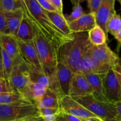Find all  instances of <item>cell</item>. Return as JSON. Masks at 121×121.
<instances>
[{"label":"cell","mask_w":121,"mask_h":121,"mask_svg":"<svg viewBox=\"0 0 121 121\" xmlns=\"http://www.w3.org/2000/svg\"><path fill=\"white\" fill-rule=\"evenodd\" d=\"M22 4L33 28L53 44L58 52L63 44L72 40L54 26L37 0H22Z\"/></svg>","instance_id":"6da1fadb"},{"label":"cell","mask_w":121,"mask_h":121,"mask_svg":"<svg viewBox=\"0 0 121 121\" xmlns=\"http://www.w3.org/2000/svg\"><path fill=\"white\" fill-rule=\"evenodd\" d=\"M91 45L87 33H73V40L63 44L59 48V62L72 69L87 52Z\"/></svg>","instance_id":"7a4b0ae2"},{"label":"cell","mask_w":121,"mask_h":121,"mask_svg":"<svg viewBox=\"0 0 121 121\" xmlns=\"http://www.w3.org/2000/svg\"><path fill=\"white\" fill-rule=\"evenodd\" d=\"M34 30L35 35L33 43L45 74L49 77L51 80L56 76L57 66L59 63V52L35 28H34Z\"/></svg>","instance_id":"3957f363"},{"label":"cell","mask_w":121,"mask_h":121,"mask_svg":"<svg viewBox=\"0 0 121 121\" xmlns=\"http://www.w3.org/2000/svg\"><path fill=\"white\" fill-rule=\"evenodd\" d=\"M38 116L39 108L27 100L0 105V121H23Z\"/></svg>","instance_id":"277c9868"},{"label":"cell","mask_w":121,"mask_h":121,"mask_svg":"<svg viewBox=\"0 0 121 121\" xmlns=\"http://www.w3.org/2000/svg\"><path fill=\"white\" fill-rule=\"evenodd\" d=\"M73 98L89 112L103 120L105 119H115L117 117L115 104L103 101L95 96L93 94Z\"/></svg>","instance_id":"5b68a950"},{"label":"cell","mask_w":121,"mask_h":121,"mask_svg":"<svg viewBox=\"0 0 121 121\" xmlns=\"http://www.w3.org/2000/svg\"><path fill=\"white\" fill-rule=\"evenodd\" d=\"M8 80L14 92L21 93L27 87L30 82L29 73L26 62L22 57L15 65Z\"/></svg>","instance_id":"8992f818"},{"label":"cell","mask_w":121,"mask_h":121,"mask_svg":"<svg viewBox=\"0 0 121 121\" xmlns=\"http://www.w3.org/2000/svg\"><path fill=\"white\" fill-rule=\"evenodd\" d=\"M86 54L99 63L108 65L112 67L118 63L119 58L118 54L110 48L107 43L100 46L92 44Z\"/></svg>","instance_id":"52a82bcc"},{"label":"cell","mask_w":121,"mask_h":121,"mask_svg":"<svg viewBox=\"0 0 121 121\" xmlns=\"http://www.w3.org/2000/svg\"><path fill=\"white\" fill-rule=\"evenodd\" d=\"M112 67L108 65L99 63L85 53L78 63L72 69V70L73 73L80 72L82 73H92L104 75Z\"/></svg>","instance_id":"ba28073f"},{"label":"cell","mask_w":121,"mask_h":121,"mask_svg":"<svg viewBox=\"0 0 121 121\" xmlns=\"http://www.w3.org/2000/svg\"><path fill=\"white\" fill-rule=\"evenodd\" d=\"M102 83L104 95L106 100L114 104L120 101V85L113 67L104 75Z\"/></svg>","instance_id":"9c48e42d"},{"label":"cell","mask_w":121,"mask_h":121,"mask_svg":"<svg viewBox=\"0 0 121 121\" xmlns=\"http://www.w3.org/2000/svg\"><path fill=\"white\" fill-rule=\"evenodd\" d=\"M59 108L62 112L72 115L80 119L96 117L69 95L65 96L60 99Z\"/></svg>","instance_id":"30bf717a"},{"label":"cell","mask_w":121,"mask_h":121,"mask_svg":"<svg viewBox=\"0 0 121 121\" xmlns=\"http://www.w3.org/2000/svg\"><path fill=\"white\" fill-rule=\"evenodd\" d=\"M92 94V87L83 74L80 72L73 73L70 83L69 96L74 98Z\"/></svg>","instance_id":"8fae6325"},{"label":"cell","mask_w":121,"mask_h":121,"mask_svg":"<svg viewBox=\"0 0 121 121\" xmlns=\"http://www.w3.org/2000/svg\"><path fill=\"white\" fill-rule=\"evenodd\" d=\"M17 40L20 48V53L24 60L34 66L39 72L45 74L33 40L30 42H24L18 39H17Z\"/></svg>","instance_id":"7c38bea8"},{"label":"cell","mask_w":121,"mask_h":121,"mask_svg":"<svg viewBox=\"0 0 121 121\" xmlns=\"http://www.w3.org/2000/svg\"><path fill=\"white\" fill-rule=\"evenodd\" d=\"M115 0H103L101 6L95 14L96 24L100 27L108 37L107 25L112 17L116 14Z\"/></svg>","instance_id":"4fadbf2b"},{"label":"cell","mask_w":121,"mask_h":121,"mask_svg":"<svg viewBox=\"0 0 121 121\" xmlns=\"http://www.w3.org/2000/svg\"><path fill=\"white\" fill-rule=\"evenodd\" d=\"M72 74L73 72L70 67L61 63H58L56 72V83L63 97L69 95Z\"/></svg>","instance_id":"5bb4252c"},{"label":"cell","mask_w":121,"mask_h":121,"mask_svg":"<svg viewBox=\"0 0 121 121\" xmlns=\"http://www.w3.org/2000/svg\"><path fill=\"white\" fill-rule=\"evenodd\" d=\"M68 24L73 33H88L96 25L95 14L92 13L84 14L79 18Z\"/></svg>","instance_id":"9a60e30c"},{"label":"cell","mask_w":121,"mask_h":121,"mask_svg":"<svg viewBox=\"0 0 121 121\" xmlns=\"http://www.w3.org/2000/svg\"><path fill=\"white\" fill-rule=\"evenodd\" d=\"M0 47L14 60L21 57L18 44L14 35L7 33H0Z\"/></svg>","instance_id":"2e32d148"},{"label":"cell","mask_w":121,"mask_h":121,"mask_svg":"<svg viewBox=\"0 0 121 121\" xmlns=\"http://www.w3.org/2000/svg\"><path fill=\"white\" fill-rule=\"evenodd\" d=\"M7 25V34L15 36L24 16L23 7L12 12H4Z\"/></svg>","instance_id":"e0dca14e"},{"label":"cell","mask_w":121,"mask_h":121,"mask_svg":"<svg viewBox=\"0 0 121 121\" xmlns=\"http://www.w3.org/2000/svg\"><path fill=\"white\" fill-rule=\"evenodd\" d=\"M34 35L35 33L33 26L24 10L23 18L15 37L24 42H30L33 41Z\"/></svg>","instance_id":"ac0fdd59"},{"label":"cell","mask_w":121,"mask_h":121,"mask_svg":"<svg viewBox=\"0 0 121 121\" xmlns=\"http://www.w3.org/2000/svg\"><path fill=\"white\" fill-rule=\"evenodd\" d=\"M93 91V95L103 101L108 102L105 98L103 89L102 79L104 75L92 73H83Z\"/></svg>","instance_id":"d6986e66"},{"label":"cell","mask_w":121,"mask_h":121,"mask_svg":"<svg viewBox=\"0 0 121 121\" xmlns=\"http://www.w3.org/2000/svg\"><path fill=\"white\" fill-rule=\"evenodd\" d=\"M45 12L54 26L69 39L73 40V33L70 29L69 24L65 19V15H60L57 12H48L46 11Z\"/></svg>","instance_id":"ffe728a7"},{"label":"cell","mask_w":121,"mask_h":121,"mask_svg":"<svg viewBox=\"0 0 121 121\" xmlns=\"http://www.w3.org/2000/svg\"><path fill=\"white\" fill-rule=\"evenodd\" d=\"M60 99L56 93L47 88L41 99L36 104L39 108H59Z\"/></svg>","instance_id":"44dd1931"},{"label":"cell","mask_w":121,"mask_h":121,"mask_svg":"<svg viewBox=\"0 0 121 121\" xmlns=\"http://www.w3.org/2000/svg\"><path fill=\"white\" fill-rule=\"evenodd\" d=\"M26 64L29 73L30 82L39 84L45 89L48 88L50 85V79L49 77L44 73L39 72L34 66L27 62H26Z\"/></svg>","instance_id":"7402d4cb"},{"label":"cell","mask_w":121,"mask_h":121,"mask_svg":"<svg viewBox=\"0 0 121 121\" xmlns=\"http://www.w3.org/2000/svg\"><path fill=\"white\" fill-rule=\"evenodd\" d=\"M89 40L93 46H100L106 43L108 39L104 31L96 25L91 30L87 33Z\"/></svg>","instance_id":"603a6c76"},{"label":"cell","mask_w":121,"mask_h":121,"mask_svg":"<svg viewBox=\"0 0 121 121\" xmlns=\"http://www.w3.org/2000/svg\"><path fill=\"white\" fill-rule=\"evenodd\" d=\"M0 56H1L2 64H3L6 79L8 80V78H9V76H10L12 71H13V68L15 66V65L18 62L19 60L21 59L22 56L17 59L16 60H14L6 53L5 51L1 47H0Z\"/></svg>","instance_id":"cb8c5ba5"},{"label":"cell","mask_w":121,"mask_h":121,"mask_svg":"<svg viewBox=\"0 0 121 121\" xmlns=\"http://www.w3.org/2000/svg\"><path fill=\"white\" fill-rule=\"evenodd\" d=\"M24 100H27L20 92L0 93V105H8Z\"/></svg>","instance_id":"d4e9b609"},{"label":"cell","mask_w":121,"mask_h":121,"mask_svg":"<svg viewBox=\"0 0 121 121\" xmlns=\"http://www.w3.org/2000/svg\"><path fill=\"white\" fill-rule=\"evenodd\" d=\"M0 7L4 12L14 11L22 8V0H0Z\"/></svg>","instance_id":"484cf974"},{"label":"cell","mask_w":121,"mask_h":121,"mask_svg":"<svg viewBox=\"0 0 121 121\" xmlns=\"http://www.w3.org/2000/svg\"><path fill=\"white\" fill-rule=\"evenodd\" d=\"M121 30V17L116 13L109 21L107 25L108 33L115 36Z\"/></svg>","instance_id":"4316f807"},{"label":"cell","mask_w":121,"mask_h":121,"mask_svg":"<svg viewBox=\"0 0 121 121\" xmlns=\"http://www.w3.org/2000/svg\"><path fill=\"white\" fill-rule=\"evenodd\" d=\"M73 4V11L70 15H65V17L67 23L72 22L77 19L79 18L85 14L83 11L82 7L80 5V1H72Z\"/></svg>","instance_id":"83f0119b"},{"label":"cell","mask_w":121,"mask_h":121,"mask_svg":"<svg viewBox=\"0 0 121 121\" xmlns=\"http://www.w3.org/2000/svg\"><path fill=\"white\" fill-rule=\"evenodd\" d=\"M103 0H87V7L90 10L89 13L95 14L101 6Z\"/></svg>","instance_id":"f1b7e54d"},{"label":"cell","mask_w":121,"mask_h":121,"mask_svg":"<svg viewBox=\"0 0 121 121\" xmlns=\"http://www.w3.org/2000/svg\"><path fill=\"white\" fill-rule=\"evenodd\" d=\"M39 113L41 117L55 115L60 114L61 110L60 108H39Z\"/></svg>","instance_id":"f546056e"},{"label":"cell","mask_w":121,"mask_h":121,"mask_svg":"<svg viewBox=\"0 0 121 121\" xmlns=\"http://www.w3.org/2000/svg\"><path fill=\"white\" fill-rule=\"evenodd\" d=\"M13 92L9 82L5 78H0V93H11Z\"/></svg>","instance_id":"4dcf8cb0"},{"label":"cell","mask_w":121,"mask_h":121,"mask_svg":"<svg viewBox=\"0 0 121 121\" xmlns=\"http://www.w3.org/2000/svg\"><path fill=\"white\" fill-rule=\"evenodd\" d=\"M57 121H82V119L72 115L64 113L61 111L60 114L58 115Z\"/></svg>","instance_id":"1f68e13d"},{"label":"cell","mask_w":121,"mask_h":121,"mask_svg":"<svg viewBox=\"0 0 121 121\" xmlns=\"http://www.w3.org/2000/svg\"><path fill=\"white\" fill-rule=\"evenodd\" d=\"M37 1L41 8L46 11L56 12L54 7L52 5L48 0H37Z\"/></svg>","instance_id":"d6a6232c"},{"label":"cell","mask_w":121,"mask_h":121,"mask_svg":"<svg viewBox=\"0 0 121 121\" xmlns=\"http://www.w3.org/2000/svg\"><path fill=\"white\" fill-rule=\"evenodd\" d=\"M56 10L57 13L62 15H65L63 13V4L61 0H48Z\"/></svg>","instance_id":"836d02e7"},{"label":"cell","mask_w":121,"mask_h":121,"mask_svg":"<svg viewBox=\"0 0 121 121\" xmlns=\"http://www.w3.org/2000/svg\"><path fill=\"white\" fill-rule=\"evenodd\" d=\"M7 33V25L4 13L0 7V33Z\"/></svg>","instance_id":"e575fe53"},{"label":"cell","mask_w":121,"mask_h":121,"mask_svg":"<svg viewBox=\"0 0 121 121\" xmlns=\"http://www.w3.org/2000/svg\"><path fill=\"white\" fill-rule=\"evenodd\" d=\"M116 108H117V117L115 119L117 120L121 121V101L118 102L115 104Z\"/></svg>","instance_id":"d590c367"},{"label":"cell","mask_w":121,"mask_h":121,"mask_svg":"<svg viewBox=\"0 0 121 121\" xmlns=\"http://www.w3.org/2000/svg\"><path fill=\"white\" fill-rule=\"evenodd\" d=\"M0 78L6 79L5 74L4 72V69L3 64H2V60H1V56H0Z\"/></svg>","instance_id":"8d00e7d4"},{"label":"cell","mask_w":121,"mask_h":121,"mask_svg":"<svg viewBox=\"0 0 121 121\" xmlns=\"http://www.w3.org/2000/svg\"><path fill=\"white\" fill-rule=\"evenodd\" d=\"M58 115H50V116H46V117H43L44 121H57V118Z\"/></svg>","instance_id":"74e56055"},{"label":"cell","mask_w":121,"mask_h":121,"mask_svg":"<svg viewBox=\"0 0 121 121\" xmlns=\"http://www.w3.org/2000/svg\"><path fill=\"white\" fill-rule=\"evenodd\" d=\"M82 121H104L102 119L98 117H91V118H86V119H81Z\"/></svg>","instance_id":"f35d334b"},{"label":"cell","mask_w":121,"mask_h":121,"mask_svg":"<svg viewBox=\"0 0 121 121\" xmlns=\"http://www.w3.org/2000/svg\"><path fill=\"white\" fill-rule=\"evenodd\" d=\"M23 121H44L43 118L41 116H38V117H33V118H29L28 119H26Z\"/></svg>","instance_id":"ab89813d"},{"label":"cell","mask_w":121,"mask_h":121,"mask_svg":"<svg viewBox=\"0 0 121 121\" xmlns=\"http://www.w3.org/2000/svg\"><path fill=\"white\" fill-rule=\"evenodd\" d=\"M115 39L117 40L118 43V49L120 48V47L121 46V30H120V31L114 37Z\"/></svg>","instance_id":"60d3db41"},{"label":"cell","mask_w":121,"mask_h":121,"mask_svg":"<svg viewBox=\"0 0 121 121\" xmlns=\"http://www.w3.org/2000/svg\"><path fill=\"white\" fill-rule=\"evenodd\" d=\"M113 69L114 70L115 72H117V73L121 74V66L118 65V63H117L114 67H113Z\"/></svg>","instance_id":"b9f144b4"},{"label":"cell","mask_w":121,"mask_h":121,"mask_svg":"<svg viewBox=\"0 0 121 121\" xmlns=\"http://www.w3.org/2000/svg\"><path fill=\"white\" fill-rule=\"evenodd\" d=\"M115 71V70H114ZM115 74H116V76H117V79H118V81H119V85H120V89H121V96H120V101H121V74H119V73H117V72H115Z\"/></svg>","instance_id":"7bdbcfd3"},{"label":"cell","mask_w":121,"mask_h":121,"mask_svg":"<svg viewBox=\"0 0 121 121\" xmlns=\"http://www.w3.org/2000/svg\"><path fill=\"white\" fill-rule=\"evenodd\" d=\"M104 121H121L119 120H117V119H104Z\"/></svg>","instance_id":"ee69618b"},{"label":"cell","mask_w":121,"mask_h":121,"mask_svg":"<svg viewBox=\"0 0 121 121\" xmlns=\"http://www.w3.org/2000/svg\"><path fill=\"white\" fill-rule=\"evenodd\" d=\"M118 64L121 66V58H119V60L118 61Z\"/></svg>","instance_id":"f6af8a7d"},{"label":"cell","mask_w":121,"mask_h":121,"mask_svg":"<svg viewBox=\"0 0 121 121\" xmlns=\"http://www.w3.org/2000/svg\"><path fill=\"white\" fill-rule=\"evenodd\" d=\"M118 2H119V3L121 4V0H118Z\"/></svg>","instance_id":"bcb514c9"}]
</instances>
